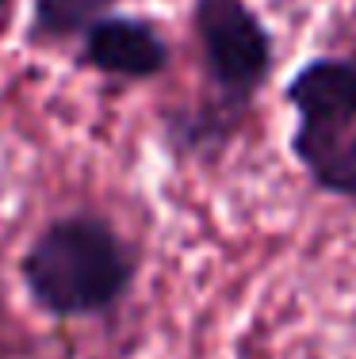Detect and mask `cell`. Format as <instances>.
Returning <instances> with one entry per match:
<instances>
[{
    "label": "cell",
    "instance_id": "3957f363",
    "mask_svg": "<svg viewBox=\"0 0 356 359\" xmlns=\"http://www.w3.org/2000/svg\"><path fill=\"white\" fill-rule=\"evenodd\" d=\"M291 111L287 153L307 184L329 199H356V62L318 54L284 84Z\"/></svg>",
    "mask_w": 356,
    "mask_h": 359
},
{
    "label": "cell",
    "instance_id": "5b68a950",
    "mask_svg": "<svg viewBox=\"0 0 356 359\" xmlns=\"http://www.w3.org/2000/svg\"><path fill=\"white\" fill-rule=\"evenodd\" d=\"M8 8H12V0H0V15H4V12H8Z\"/></svg>",
    "mask_w": 356,
    "mask_h": 359
},
{
    "label": "cell",
    "instance_id": "7a4b0ae2",
    "mask_svg": "<svg viewBox=\"0 0 356 359\" xmlns=\"http://www.w3.org/2000/svg\"><path fill=\"white\" fill-rule=\"evenodd\" d=\"M138 245L96 207L62 210L42 222L20 252L23 294L50 321L119 313L138 283Z\"/></svg>",
    "mask_w": 356,
    "mask_h": 359
},
{
    "label": "cell",
    "instance_id": "277c9868",
    "mask_svg": "<svg viewBox=\"0 0 356 359\" xmlns=\"http://www.w3.org/2000/svg\"><path fill=\"white\" fill-rule=\"evenodd\" d=\"M77 57L73 65L96 73L112 84H150L173 69V39L165 23L142 12H112L96 15L88 27L73 39Z\"/></svg>",
    "mask_w": 356,
    "mask_h": 359
},
{
    "label": "cell",
    "instance_id": "8992f818",
    "mask_svg": "<svg viewBox=\"0 0 356 359\" xmlns=\"http://www.w3.org/2000/svg\"><path fill=\"white\" fill-rule=\"evenodd\" d=\"M345 54H349V57H352V62H356V39H352V46H349V50H345Z\"/></svg>",
    "mask_w": 356,
    "mask_h": 359
},
{
    "label": "cell",
    "instance_id": "6da1fadb",
    "mask_svg": "<svg viewBox=\"0 0 356 359\" xmlns=\"http://www.w3.org/2000/svg\"><path fill=\"white\" fill-rule=\"evenodd\" d=\"M199 88L161 107L157 134L173 161L215 168L245 134L276 73V35L249 0H192Z\"/></svg>",
    "mask_w": 356,
    "mask_h": 359
}]
</instances>
